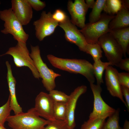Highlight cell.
<instances>
[{
    "mask_svg": "<svg viewBox=\"0 0 129 129\" xmlns=\"http://www.w3.org/2000/svg\"><path fill=\"white\" fill-rule=\"evenodd\" d=\"M47 57L54 67L70 73L81 74L86 78L90 83L95 82L93 65L86 60L62 58L50 54L47 55Z\"/></svg>",
    "mask_w": 129,
    "mask_h": 129,
    "instance_id": "cell-1",
    "label": "cell"
},
{
    "mask_svg": "<svg viewBox=\"0 0 129 129\" xmlns=\"http://www.w3.org/2000/svg\"><path fill=\"white\" fill-rule=\"evenodd\" d=\"M6 121L11 129H43L48 120L41 118L33 108L26 112L10 115Z\"/></svg>",
    "mask_w": 129,
    "mask_h": 129,
    "instance_id": "cell-2",
    "label": "cell"
},
{
    "mask_svg": "<svg viewBox=\"0 0 129 129\" xmlns=\"http://www.w3.org/2000/svg\"><path fill=\"white\" fill-rule=\"evenodd\" d=\"M31 48L30 56L34 62L40 78L42 79L43 86L49 92L54 89L56 86L55 80L56 77L61 76V75L48 68L44 62L41 56L38 45L33 46L31 45Z\"/></svg>",
    "mask_w": 129,
    "mask_h": 129,
    "instance_id": "cell-3",
    "label": "cell"
},
{
    "mask_svg": "<svg viewBox=\"0 0 129 129\" xmlns=\"http://www.w3.org/2000/svg\"><path fill=\"white\" fill-rule=\"evenodd\" d=\"M0 18L4 22V29L1 30L5 34H10L18 42L26 43L29 35L24 31L23 25L11 8L0 11Z\"/></svg>",
    "mask_w": 129,
    "mask_h": 129,
    "instance_id": "cell-4",
    "label": "cell"
},
{
    "mask_svg": "<svg viewBox=\"0 0 129 129\" xmlns=\"http://www.w3.org/2000/svg\"><path fill=\"white\" fill-rule=\"evenodd\" d=\"M115 16L102 14L100 19L98 21L86 24L84 28L80 30L84 37L87 43H97L98 39L101 36L109 32L110 30L108 27L109 23Z\"/></svg>",
    "mask_w": 129,
    "mask_h": 129,
    "instance_id": "cell-5",
    "label": "cell"
},
{
    "mask_svg": "<svg viewBox=\"0 0 129 129\" xmlns=\"http://www.w3.org/2000/svg\"><path fill=\"white\" fill-rule=\"evenodd\" d=\"M7 54L12 56L16 67H27L30 70L35 78L39 79L40 78L34 62L30 56L26 43L18 42L15 46L10 47L6 52L0 56Z\"/></svg>",
    "mask_w": 129,
    "mask_h": 129,
    "instance_id": "cell-6",
    "label": "cell"
},
{
    "mask_svg": "<svg viewBox=\"0 0 129 129\" xmlns=\"http://www.w3.org/2000/svg\"><path fill=\"white\" fill-rule=\"evenodd\" d=\"M90 84L94 100L93 110L90 114L88 120L91 121L98 118H106L113 113L116 109L103 101L101 96L102 90L101 85Z\"/></svg>",
    "mask_w": 129,
    "mask_h": 129,
    "instance_id": "cell-7",
    "label": "cell"
},
{
    "mask_svg": "<svg viewBox=\"0 0 129 129\" xmlns=\"http://www.w3.org/2000/svg\"><path fill=\"white\" fill-rule=\"evenodd\" d=\"M98 43L103 49L108 62L112 66H116L123 59V55L121 48L111 34L109 32L102 36Z\"/></svg>",
    "mask_w": 129,
    "mask_h": 129,
    "instance_id": "cell-8",
    "label": "cell"
},
{
    "mask_svg": "<svg viewBox=\"0 0 129 129\" xmlns=\"http://www.w3.org/2000/svg\"><path fill=\"white\" fill-rule=\"evenodd\" d=\"M52 14L50 12L47 13L43 11L40 18L33 22L36 37L40 41L52 34L59 26V23L53 18Z\"/></svg>",
    "mask_w": 129,
    "mask_h": 129,
    "instance_id": "cell-9",
    "label": "cell"
},
{
    "mask_svg": "<svg viewBox=\"0 0 129 129\" xmlns=\"http://www.w3.org/2000/svg\"><path fill=\"white\" fill-rule=\"evenodd\" d=\"M67 8L71 17V22L81 29L85 27L86 16L88 8L84 0L68 1Z\"/></svg>",
    "mask_w": 129,
    "mask_h": 129,
    "instance_id": "cell-10",
    "label": "cell"
},
{
    "mask_svg": "<svg viewBox=\"0 0 129 129\" xmlns=\"http://www.w3.org/2000/svg\"><path fill=\"white\" fill-rule=\"evenodd\" d=\"M59 26L64 30L66 40L75 44L81 51L85 52L87 43L83 34L71 22L69 18L65 22L59 24Z\"/></svg>",
    "mask_w": 129,
    "mask_h": 129,
    "instance_id": "cell-11",
    "label": "cell"
},
{
    "mask_svg": "<svg viewBox=\"0 0 129 129\" xmlns=\"http://www.w3.org/2000/svg\"><path fill=\"white\" fill-rule=\"evenodd\" d=\"M54 102L49 94L41 92L36 96L34 107L40 117L49 121L54 118L53 113Z\"/></svg>",
    "mask_w": 129,
    "mask_h": 129,
    "instance_id": "cell-12",
    "label": "cell"
},
{
    "mask_svg": "<svg viewBox=\"0 0 129 129\" xmlns=\"http://www.w3.org/2000/svg\"><path fill=\"white\" fill-rule=\"evenodd\" d=\"M119 72L112 65L108 66L106 69L105 80L108 90L113 96L119 98L127 108L126 103L123 98L121 86L118 78Z\"/></svg>",
    "mask_w": 129,
    "mask_h": 129,
    "instance_id": "cell-13",
    "label": "cell"
},
{
    "mask_svg": "<svg viewBox=\"0 0 129 129\" xmlns=\"http://www.w3.org/2000/svg\"><path fill=\"white\" fill-rule=\"evenodd\" d=\"M87 87L82 85L76 88L69 95V100L66 103V114L65 120L68 129H74L76 124L75 112L77 101L80 97L86 91Z\"/></svg>",
    "mask_w": 129,
    "mask_h": 129,
    "instance_id": "cell-14",
    "label": "cell"
},
{
    "mask_svg": "<svg viewBox=\"0 0 129 129\" xmlns=\"http://www.w3.org/2000/svg\"><path fill=\"white\" fill-rule=\"evenodd\" d=\"M11 8L23 25L29 23L33 17L32 8L27 0H12Z\"/></svg>",
    "mask_w": 129,
    "mask_h": 129,
    "instance_id": "cell-15",
    "label": "cell"
},
{
    "mask_svg": "<svg viewBox=\"0 0 129 129\" xmlns=\"http://www.w3.org/2000/svg\"><path fill=\"white\" fill-rule=\"evenodd\" d=\"M6 64L7 70V79L10 92V107L15 115H16L22 112L23 111L17 100L16 92V82L13 76L11 65L8 61H6Z\"/></svg>",
    "mask_w": 129,
    "mask_h": 129,
    "instance_id": "cell-16",
    "label": "cell"
},
{
    "mask_svg": "<svg viewBox=\"0 0 129 129\" xmlns=\"http://www.w3.org/2000/svg\"><path fill=\"white\" fill-rule=\"evenodd\" d=\"M117 42L122 50L123 56L128 54L129 44V27L110 30L109 32Z\"/></svg>",
    "mask_w": 129,
    "mask_h": 129,
    "instance_id": "cell-17",
    "label": "cell"
},
{
    "mask_svg": "<svg viewBox=\"0 0 129 129\" xmlns=\"http://www.w3.org/2000/svg\"><path fill=\"white\" fill-rule=\"evenodd\" d=\"M108 27L111 30L129 27V10L122 5L121 9L110 22Z\"/></svg>",
    "mask_w": 129,
    "mask_h": 129,
    "instance_id": "cell-18",
    "label": "cell"
},
{
    "mask_svg": "<svg viewBox=\"0 0 129 129\" xmlns=\"http://www.w3.org/2000/svg\"><path fill=\"white\" fill-rule=\"evenodd\" d=\"M109 65H112L110 63L103 62L101 59L94 62L93 65V72L97 80V84L101 85L103 83L102 78L103 72Z\"/></svg>",
    "mask_w": 129,
    "mask_h": 129,
    "instance_id": "cell-19",
    "label": "cell"
},
{
    "mask_svg": "<svg viewBox=\"0 0 129 129\" xmlns=\"http://www.w3.org/2000/svg\"><path fill=\"white\" fill-rule=\"evenodd\" d=\"M106 0H97L95 1L89 15V23L96 22L100 19L102 15L101 12L103 10Z\"/></svg>",
    "mask_w": 129,
    "mask_h": 129,
    "instance_id": "cell-20",
    "label": "cell"
},
{
    "mask_svg": "<svg viewBox=\"0 0 129 129\" xmlns=\"http://www.w3.org/2000/svg\"><path fill=\"white\" fill-rule=\"evenodd\" d=\"M120 110L118 108L115 112L108 117L104 123L103 129H123L119 124Z\"/></svg>",
    "mask_w": 129,
    "mask_h": 129,
    "instance_id": "cell-21",
    "label": "cell"
},
{
    "mask_svg": "<svg viewBox=\"0 0 129 129\" xmlns=\"http://www.w3.org/2000/svg\"><path fill=\"white\" fill-rule=\"evenodd\" d=\"M122 6L121 0H106L103 10L106 14L115 16Z\"/></svg>",
    "mask_w": 129,
    "mask_h": 129,
    "instance_id": "cell-22",
    "label": "cell"
},
{
    "mask_svg": "<svg viewBox=\"0 0 129 129\" xmlns=\"http://www.w3.org/2000/svg\"><path fill=\"white\" fill-rule=\"evenodd\" d=\"M92 56L94 62L100 59L102 57V51L100 46L97 43H87L86 47L85 52Z\"/></svg>",
    "mask_w": 129,
    "mask_h": 129,
    "instance_id": "cell-23",
    "label": "cell"
},
{
    "mask_svg": "<svg viewBox=\"0 0 129 129\" xmlns=\"http://www.w3.org/2000/svg\"><path fill=\"white\" fill-rule=\"evenodd\" d=\"M66 103L54 102L53 113L55 119L63 120H65L66 114Z\"/></svg>",
    "mask_w": 129,
    "mask_h": 129,
    "instance_id": "cell-24",
    "label": "cell"
},
{
    "mask_svg": "<svg viewBox=\"0 0 129 129\" xmlns=\"http://www.w3.org/2000/svg\"><path fill=\"white\" fill-rule=\"evenodd\" d=\"M106 119L100 118L91 121L88 120L82 124L80 129H103Z\"/></svg>",
    "mask_w": 129,
    "mask_h": 129,
    "instance_id": "cell-25",
    "label": "cell"
},
{
    "mask_svg": "<svg viewBox=\"0 0 129 129\" xmlns=\"http://www.w3.org/2000/svg\"><path fill=\"white\" fill-rule=\"evenodd\" d=\"M11 111L10 106V97L9 96L6 102L0 107V125L4 126L7 118L10 115Z\"/></svg>",
    "mask_w": 129,
    "mask_h": 129,
    "instance_id": "cell-26",
    "label": "cell"
},
{
    "mask_svg": "<svg viewBox=\"0 0 129 129\" xmlns=\"http://www.w3.org/2000/svg\"><path fill=\"white\" fill-rule=\"evenodd\" d=\"M49 94L54 102L66 103L70 98L69 95L61 91L54 89L49 91Z\"/></svg>",
    "mask_w": 129,
    "mask_h": 129,
    "instance_id": "cell-27",
    "label": "cell"
},
{
    "mask_svg": "<svg viewBox=\"0 0 129 129\" xmlns=\"http://www.w3.org/2000/svg\"><path fill=\"white\" fill-rule=\"evenodd\" d=\"M43 129H68L65 120L55 119L48 120L47 124Z\"/></svg>",
    "mask_w": 129,
    "mask_h": 129,
    "instance_id": "cell-28",
    "label": "cell"
},
{
    "mask_svg": "<svg viewBox=\"0 0 129 129\" xmlns=\"http://www.w3.org/2000/svg\"><path fill=\"white\" fill-rule=\"evenodd\" d=\"M53 19L59 24L63 23L69 18L66 13L60 9H56L52 14Z\"/></svg>",
    "mask_w": 129,
    "mask_h": 129,
    "instance_id": "cell-29",
    "label": "cell"
},
{
    "mask_svg": "<svg viewBox=\"0 0 129 129\" xmlns=\"http://www.w3.org/2000/svg\"><path fill=\"white\" fill-rule=\"evenodd\" d=\"M118 78L121 86L129 88V72H118Z\"/></svg>",
    "mask_w": 129,
    "mask_h": 129,
    "instance_id": "cell-30",
    "label": "cell"
},
{
    "mask_svg": "<svg viewBox=\"0 0 129 129\" xmlns=\"http://www.w3.org/2000/svg\"><path fill=\"white\" fill-rule=\"evenodd\" d=\"M27 0L32 8L37 11L43 10L46 6L45 2L40 0Z\"/></svg>",
    "mask_w": 129,
    "mask_h": 129,
    "instance_id": "cell-31",
    "label": "cell"
},
{
    "mask_svg": "<svg viewBox=\"0 0 129 129\" xmlns=\"http://www.w3.org/2000/svg\"><path fill=\"white\" fill-rule=\"evenodd\" d=\"M121 70H125L128 72H129V58L122 59L116 66Z\"/></svg>",
    "mask_w": 129,
    "mask_h": 129,
    "instance_id": "cell-32",
    "label": "cell"
},
{
    "mask_svg": "<svg viewBox=\"0 0 129 129\" xmlns=\"http://www.w3.org/2000/svg\"><path fill=\"white\" fill-rule=\"evenodd\" d=\"M121 90L122 95L124 96L127 105V109L129 111V88L121 86Z\"/></svg>",
    "mask_w": 129,
    "mask_h": 129,
    "instance_id": "cell-33",
    "label": "cell"
},
{
    "mask_svg": "<svg viewBox=\"0 0 129 129\" xmlns=\"http://www.w3.org/2000/svg\"><path fill=\"white\" fill-rule=\"evenodd\" d=\"M86 3L88 8H92L93 7L95 2L94 0H86Z\"/></svg>",
    "mask_w": 129,
    "mask_h": 129,
    "instance_id": "cell-34",
    "label": "cell"
},
{
    "mask_svg": "<svg viewBox=\"0 0 129 129\" xmlns=\"http://www.w3.org/2000/svg\"><path fill=\"white\" fill-rule=\"evenodd\" d=\"M122 5L129 10V0H121Z\"/></svg>",
    "mask_w": 129,
    "mask_h": 129,
    "instance_id": "cell-35",
    "label": "cell"
},
{
    "mask_svg": "<svg viewBox=\"0 0 129 129\" xmlns=\"http://www.w3.org/2000/svg\"><path fill=\"white\" fill-rule=\"evenodd\" d=\"M123 128V129H129V122L127 119L124 121Z\"/></svg>",
    "mask_w": 129,
    "mask_h": 129,
    "instance_id": "cell-36",
    "label": "cell"
},
{
    "mask_svg": "<svg viewBox=\"0 0 129 129\" xmlns=\"http://www.w3.org/2000/svg\"><path fill=\"white\" fill-rule=\"evenodd\" d=\"M0 129H7L5 128L4 126H3L1 125H0Z\"/></svg>",
    "mask_w": 129,
    "mask_h": 129,
    "instance_id": "cell-37",
    "label": "cell"
},
{
    "mask_svg": "<svg viewBox=\"0 0 129 129\" xmlns=\"http://www.w3.org/2000/svg\"><path fill=\"white\" fill-rule=\"evenodd\" d=\"M0 4H1V2H0Z\"/></svg>",
    "mask_w": 129,
    "mask_h": 129,
    "instance_id": "cell-38",
    "label": "cell"
},
{
    "mask_svg": "<svg viewBox=\"0 0 129 129\" xmlns=\"http://www.w3.org/2000/svg\"></svg>",
    "mask_w": 129,
    "mask_h": 129,
    "instance_id": "cell-39",
    "label": "cell"
}]
</instances>
